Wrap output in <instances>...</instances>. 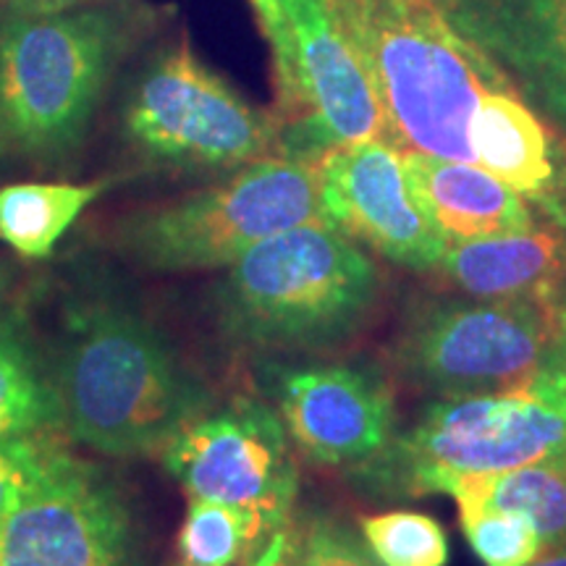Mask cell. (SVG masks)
<instances>
[{
	"mask_svg": "<svg viewBox=\"0 0 566 566\" xmlns=\"http://www.w3.org/2000/svg\"><path fill=\"white\" fill-rule=\"evenodd\" d=\"M401 153L475 163L480 105L509 76L451 24L438 0H336Z\"/></svg>",
	"mask_w": 566,
	"mask_h": 566,
	"instance_id": "obj_1",
	"label": "cell"
},
{
	"mask_svg": "<svg viewBox=\"0 0 566 566\" xmlns=\"http://www.w3.org/2000/svg\"><path fill=\"white\" fill-rule=\"evenodd\" d=\"M384 300V273L328 223L254 244L216 286L223 336L271 354H321L357 338Z\"/></svg>",
	"mask_w": 566,
	"mask_h": 566,
	"instance_id": "obj_2",
	"label": "cell"
},
{
	"mask_svg": "<svg viewBox=\"0 0 566 566\" xmlns=\"http://www.w3.org/2000/svg\"><path fill=\"white\" fill-rule=\"evenodd\" d=\"M53 388L69 436L122 459L163 454L216 407L166 336L122 304H92L74 315Z\"/></svg>",
	"mask_w": 566,
	"mask_h": 566,
	"instance_id": "obj_3",
	"label": "cell"
},
{
	"mask_svg": "<svg viewBox=\"0 0 566 566\" xmlns=\"http://www.w3.org/2000/svg\"><path fill=\"white\" fill-rule=\"evenodd\" d=\"M564 457L566 370L546 365L516 391L433 399L349 480L370 499H422L446 495L454 478Z\"/></svg>",
	"mask_w": 566,
	"mask_h": 566,
	"instance_id": "obj_4",
	"label": "cell"
},
{
	"mask_svg": "<svg viewBox=\"0 0 566 566\" xmlns=\"http://www.w3.org/2000/svg\"><path fill=\"white\" fill-rule=\"evenodd\" d=\"M122 48L111 11L0 6V158L59 163L74 153Z\"/></svg>",
	"mask_w": 566,
	"mask_h": 566,
	"instance_id": "obj_5",
	"label": "cell"
},
{
	"mask_svg": "<svg viewBox=\"0 0 566 566\" xmlns=\"http://www.w3.org/2000/svg\"><path fill=\"white\" fill-rule=\"evenodd\" d=\"M556 338V302L424 296L407 310L388 359L401 384L430 399H472L527 386Z\"/></svg>",
	"mask_w": 566,
	"mask_h": 566,
	"instance_id": "obj_6",
	"label": "cell"
},
{
	"mask_svg": "<svg viewBox=\"0 0 566 566\" xmlns=\"http://www.w3.org/2000/svg\"><path fill=\"white\" fill-rule=\"evenodd\" d=\"M304 223H325L315 163L268 155L216 187L129 218L122 242L155 271H216Z\"/></svg>",
	"mask_w": 566,
	"mask_h": 566,
	"instance_id": "obj_7",
	"label": "cell"
},
{
	"mask_svg": "<svg viewBox=\"0 0 566 566\" xmlns=\"http://www.w3.org/2000/svg\"><path fill=\"white\" fill-rule=\"evenodd\" d=\"M286 51L273 66L279 155L317 163L338 145L386 139L370 74L336 0H279Z\"/></svg>",
	"mask_w": 566,
	"mask_h": 566,
	"instance_id": "obj_8",
	"label": "cell"
},
{
	"mask_svg": "<svg viewBox=\"0 0 566 566\" xmlns=\"http://www.w3.org/2000/svg\"><path fill=\"white\" fill-rule=\"evenodd\" d=\"M126 134L142 153L189 168H242L279 155V118L260 111L197 59L166 51L142 74L126 108Z\"/></svg>",
	"mask_w": 566,
	"mask_h": 566,
	"instance_id": "obj_9",
	"label": "cell"
},
{
	"mask_svg": "<svg viewBox=\"0 0 566 566\" xmlns=\"http://www.w3.org/2000/svg\"><path fill=\"white\" fill-rule=\"evenodd\" d=\"M163 464L189 499L250 509L273 530L292 525L300 470L286 428L265 401L237 396L208 409L163 449Z\"/></svg>",
	"mask_w": 566,
	"mask_h": 566,
	"instance_id": "obj_10",
	"label": "cell"
},
{
	"mask_svg": "<svg viewBox=\"0 0 566 566\" xmlns=\"http://www.w3.org/2000/svg\"><path fill=\"white\" fill-rule=\"evenodd\" d=\"M0 566H139L137 527L118 485L61 449L0 516Z\"/></svg>",
	"mask_w": 566,
	"mask_h": 566,
	"instance_id": "obj_11",
	"label": "cell"
},
{
	"mask_svg": "<svg viewBox=\"0 0 566 566\" xmlns=\"http://www.w3.org/2000/svg\"><path fill=\"white\" fill-rule=\"evenodd\" d=\"M263 386L294 449L346 478L386 451L399 430L391 378L367 359L271 363Z\"/></svg>",
	"mask_w": 566,
	"mask_h": 566,
	"instance_id": "obj_12",
	"label": "cell"
},
{
	"mask_svg": "<svg viewBox=\"0 0 566 566\" xmlns=\"http://www.w3.org/2000/svg\"><path fill=\"white\" fill-rule=\"evenodd\" d=\"M325 223L388 263L433 273L446 239L417 202L405 155L388 139L338 145L315 163Z\"/></svg>",
	"mask_w": 566,
	"mask_h": 566,
	"instance_id": "obj_13",
	"label": "cell"
},
{
	"mask_svg": "<svg viewBox=\"0 0 566 566\" xmlns=\"http://www.w3.org/2000/svg\"><path fill=\"white\" fill-rule=\"evenodd\" d=\"M566 145V0H438Z\"/></svg>",
	"mask_w": 566,
	"mask_h": 566,
	"instance_id": "obj_14",
	"label": "cell"
},
{
	"mask_svg": "<svg viewBox=\"0 0 566 566\" xmlns=\"http://www.w3.org/2000/svg\"><path fill=\"white\" fill-rule=\"evenodd\" d=\"M433 273L472 300H543L562 302L566 294V229L537 226L533 231L480 242L451 244Z\"/></svg>",
	"mask_w": 566,
	"mask_h": 566,
	"instance_id": "obj_15",
	"label": "cell"
},
{
	"mask_svg": "<svg viewBox=\"0 0 566 566\" xmlns=\"http://www.w3.org/2000/svg\"><path fill=\"white\" fill-rule=\"evenodd\" d=\"M401 155L417 202L449 247L541 226L533 205L485 168L424 153Z\"/></svg>",
	"mask_w": 566,
	"mask_h": 566,
	"instance_id": "obj_16",
	"label": "cell"
},
{
	"mask_svg": "<svg viewBox=\"0 0 566 566\" xmlns=\"http://www.w3.org/2000/svg\"><path fill=\"white\" fill-rule=\"evenodd\" d=\"M446 495H451L457 506H485L527 516L546 546L566 541V457L454 478Z\"/></svg>",
	"mask_w": 566,
	"mask_h": 566,
	"instance_id": "obj_17",
	"label": "cell"
},
{
	"mask_svg": "<svg viewBox=\"0 0 566 566\" xmlns=\"http://www.w3.org/2000/svg\"><path fill=\"white\" fill-rule=\"evenodd\" d=\"M103 187V181L9 184L0 189V239L30 260L51 258Z\"/></svg>",
	"mask_w": 566,
	"mask_h": 566,
	"instance_id": "obj_18",
	"label": "cell"
},
{
	"mask_svg": "<svg viewBox=\"0 0 566 566\" xmlns=\"http://www.w3.org/2000/svg\"><path fill=\"white\" fill-rule=\"evenodd\" d=\"M273 533L271 522L250 509L189 499L176 551L181 566H237L252 562Z\"/></svg>",
	"mask_w": 566,
	"mask_h": 566,
	"instance_id": "obj_19",
	"label": "cell"
},
{
	"mask_svg": "<svg viewBox=\"0 0 566 566\" xmlns=\"http://www.w3.org/2000/svg\"><path fill=\"white\" fill-rule=\"evenodd\" d=\"M61 422L59 396L17 336L0 331V438L34 436Z\"/></svg>",
	"mask_w": 566,
	"mask_h": 566,
	"instance_id": "obj_20",
	"label": "cell"
},
{
	"mask_svg": "<svg viewBox=\"0 0 566 566\" xmlns=\"http://www.w3.org/2000/svg\"><path fill=\"white\" fill-rule=\"evenodd\" d=\"M359 535L380 566H446L451 556L441 522L412 509L359 516Z\"/></svg>",
	"mask_w": 566,
	"mask_h": 566,
	"instance_id": "obj_21",
	"label": "cell"
},
{
	"mask_svg": "<svg viewBox=\"0 0 566 566\" xmlns=\"http://www.w3.org/2000/svg\"><path fill=\"white\" fill-rule=\"evenodd\" d=\"M462 533L485 566H525L546 548L527 516L501 509L459 506Z\"/></svg>",
	"mask_w": 566,
	"mask_h": 566,
	"instance_id": "obj_22",
	"label": "cell"
},
{
	"mask_svg": "<svg viewBox=\"0 0 566 566\" xmlns=\"http://www.w3.org/2000/svg\"><path fill=\"white\" fill-rule=\"evenodd\" d=\"M302 566H380L349 522L328 512L304 514L294 522Z\"/></svg>",
	"mask_w": 566,
	"mask_h": 566,
	"instance_id": "obj_23",
	"label": "cell"
},
{
	"mask_svg": "<svg viewBox=\"0 0 566 566\" xmlns=\"http://www.w3.org/2000/svg\"><path fill=\"white\" fill-rule=\"evenodd\" d=\"M59 451L40 433L0 438V516L45 475Z\"/></svg>",
	"mask_w": 566,
	"mask_h": 566,
	"instance_id": "obj_24",
	"label": "cell"
},
{
	"mask_svg": "<svg viewBox=\"0 0 566 566\" xmlns=\"http://www.w3.org/2000/svg\"><path fill=\"white\" fill-rule=\"evenodd\" d=\"M250 566H302L300 537H296L294 522L292 525L275 530V533L265 541V546L254 554Z\"/></svg>",
	"mask_w": 566,
	"mask_h": 566,
	"instance_id": "obj_25",
	"label": "cell"
},
{
	"mask_svg": "<svg viewBox=\"0 0 566 566\" xmlns=\"http://www.w3.org/2000/svg\"><path fill=\"white\" fill-rule=\"evenodd\" d=\"M252 9L258 13L260 27H263L268 42H271L273 51V66L283 59V51H286V38H283V19L279 0H252Z\"/></svg>",
	"mask_w": 566,
	"mask_h": 566,
	"instance_id": "obj_26",
	"label": "cell"
},
{
	"mask_svg": "<svg viewBox=\"0 0 566 566\" xmlns=\"http://www.w3.org/2000/svg\"><path fill=\"white\" fill-rule=\"evenodd\" d=\"M74 0H3V6L9 9L24 11V13H53V11H66V6Z\"/></svg>",
	"mask_w": 566,
	"mask_h": 566,
	"instance_id": "obj_27",
	"label": "cell"
},
{
	"mask_svg": "<svg viewBox=\"0 0 566 566\" xmlns=\"http://www.w3.org/2000/svg\"><path fill=\"white\" fill-rule=\"evenodd\" d=\"M548 365L564 367L566 370V294H564V300L558 302V338H556L554 352H551Z\"/></svg>",
	"mask_w": 566,
	"mask_h": 566,
	"instance_id": "obj_28",
	"label": "cell"
},
{
	"mask_svg": "<svg viewBox=\"0 0 566 566\" xmlns=\"http://www.w3.org/2000/svg\"><path fill=\"white\" fill-rule=\"evenodd\" d=\"M525 566H566V541L556 543V546H546L541 551V556Z\"/></svg>",
	"mask_w": 566,
	"mask_h": 566,
	"instance_id": "obj_29",
	"label": "cell"
}]
</instances>
